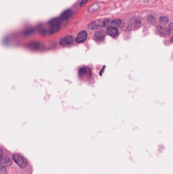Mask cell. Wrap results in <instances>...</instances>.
Masks as SVG:
<instances>
[{
  "instance_id": "e0dca14e",
  "label": "cell",
  "mask_w": 173,
  "mask_h": 174,
  "mask_svg": "<svg viewBox=\"0 0 173 174\" xmlns=\"http://www.w3.org/2000/svg\"><path fill=\"white\" fill-rule=\"evenodd\" d=\"M87 2V0H83L81 3L80 6L82 7L83 6H84L85 4H86Z\"/></svg>"
},
{
  "instance_id": "ffe728a7",
  "label": "cell",
  "mask_w": 173,
  "mask_h": 174,
  "mask_svg": "<svg viewBox=\"0 0 173 174\" xmlns=\"http://www.w3.org/2000/svg\"><path fill=\"white\" fill-rule=\"evenodd\" d=\"M87 1H89V0H87Z\"/></svg>"
},
{
  "instance_id": "ba28073f",
  "label": "cell",
  "mask_w": 173,
  "mask_h": 174,
  "mask_svg": "<svg viewBox=\"0 0 173 174\" xmlns=\"http://www.w3.org/2000/svg\"><path fill=\"white\" fill-rule=\"evenodd\" d=\"M105 36H106V33L105 31H100L95 33L94 38L97 41H101L105 38Z\"/></svg>"
},
{
  "instance_id": "8992f818",
  "label": "cell",
  "mask_w": 173,
  "mask_h": 174,
  "mask_svg": "<svg viewBox=\"0 0 173 174\" xmlns=\"http://www.w3.org/2000/svg\"><path fill=\"white\" fill-rule=\"evenodd\" d=\"M87 33L86 31H82L78 35L76 38V42L78 43H83L87 38Z\"/></svg>"
},
{
  "instance_id": "5bb4252c",
  "label": "cell",
  "mask_w": 173,
  "mask_h": 174,
  "mask_svg": "<svg viewBox=\"0 0 173 174\" xmlns=\"http://www.w3.org/2000/svg\"><path fill=\"white\" fill-rule=\"evenodd\" d=\"M169 22V19L166 16H161V18H159V23L162 25H166Z\"/></svg>"
},
{
  "instance_id": "7a4b0ae2",
  "label": "cell",
  "mask_w": 173,
  "mask_h": 174,
  "mask_svg": "<svg viewBox=\"0 0 173 174\" xmlns=\"http://www.w3.org/2000/svg\"><path fill=\"white\" fill-rule=\"evenodd\" d=\"M122 22L120 20H104V25L108 28H117L121 25Z\"/></svg>"
},
{
  "instance_id": "9c48e42d",
  "label": "cell",
  "mask_w": 173,
  "mask_h": 174,
  "mask_svg": "<svg viewBox=\"0 0 173 174\" xmlns=\"http://www.w3.org/2000/svg\"><path fill=\"white\" fill-rule=\"evenodd\" d=\"M159 34L163 36H169L171 34V30L169 29L164 28V27H159Z\"/></svg>"
},
{
  "instance_id": "7c38bea8",
  "label": "cell",
  "mask_w": 173,
  "mask_h": 174,
  "mask_svg": "<svg viewBox=\"0 0 173 174\" xmlns=\"http://www.w3.org/2000/svg\"><path fill=\"white\" fill-rule=\"evenodd\" d=\"M99 4H97V3H94L92 5L90 6V7L89 9V11L90 12H96L97 11L98 9H99Z\"/></svg>"
},
{
  "instance_id": "2e32d148",
  "label": "cell",
  "mask_w": 173,
  "mask_h": 174,
  "mask_svg": "<svg viewBox=\"0 0 173 174\" xmlns=\"http://www.w3.org/2000/svg\"><path fill=\"white\" fill-rule=\"evenodd\" d=\"M6 170L4 167L0 165V174H5Z\"/></svg>"
},
{
  "instance_id": "4fadbf2b",
  "label": "cell",
  "mask_w": 173,
  "mask_h": 174,
  "mask_svg": "<svg viewBox=\"0 0 173 174\" xmlns=\"http://www.w3.org/2000/svg\"><path fill=\"white\" fill-rule=\"evenodd\" d=\"M61 28L60 25H56V26H53L51 27L50 29L49 30V33L50 34H53L57 32L58 31L60 30Z\"/></svg>"
},
{
  "instance_id": "6da1fadb",
  "label": "cell",
  "mask_w": 173,
  "mask_h": 174,
  "mask_svg": "<svg viewBox=\"0 0 173 174\" xmlns=\"http://www.w3.org/2000/svg\"><path fill=\"white\" fill-rule=\"evenodd\" d=\"M13 159L21 168H25L28 165L27 159L19 153H16L13 155Z\"/></svg>"
},
{
  "instance_id": "52a82bcc",
  "label": "cell",
  "mask_w": 173,
  "mask_h": 174,
  "mask_svg": "<svg viewBox=\"0 0 173 174\" xmlns=\"http://www.w3.org/2000/svg\"><path fill=\"white\" fill-rule=\"evenodd\" d=\"M107 34L113 38H117L119 35V31L116 28H108L107 30Z\"/></svg>"
},
{
  "instance_id": "3957f363",
  "label": "cell",
  "mask_w": 173,
  "mask_h": 174,
  "mask_svg": "<svg viewBox=\"0 0 173 174\" xmlns=\"http://www.w3.org/2000/svg\"><path fill=\"white\" fill-rule=\"evenodd\" d=\"M103 27H104V21L102 20H97L90 23L88 27L89 29L91 30H97V29H100Z\"/></svg>"
},
{
  "instance_id": "9a60e30c",
  "label": "cell",
  "mask_w": 173,
  "mask_h": 174,
  "mask_svg": "<svg viewBox=\"0 0 173 174\" xmlns=\"http://www.w3.org/2000/svg\"><path fill=\"white\" fill-rule=\"evenodd\" d=\"M39 45H40V44L39 43H37V42H34V43H32L31 44H30V47L33 49H37L38 47H39Z\"/></svg>"
},
{
  "instance_id": "d6986e66",
  "label": "cell",
  "mask_w": 173,
  "mask_h": 174,
  "mask_svg": "<svg viewBox=\"0 0 173 174\" xmlns=\"http://www.w3.org/2000/svg\"><path fill=\"white\" fill-rule=\"evenodd\" d=\"M169 29L170 30H173V23H171V24H170V25H169Z\"/></svg>"
},
{
  "instance_id": "5b68a950",
  "label": "cell",
  "mask_w": 173,
  "mask_h": 174,
  "mask_svg": "<svg viewBox=\"0 0 173 174\" xmlns=\"http://www.w3.org/2000/svg\"><path fill=\"white\" fill-rule=\"evenodd\" d=\"M12 161L9 157L2 156L0 157V165L3 167H9L12 165Z\"/></svg>"
},
{
  "instance_id": "30bf717a",
  "label": "cell",
  "mask_w": 173,
  "mask_h": 174,
  "mask_svg": "<svg viewBox=\"0 0 173 174\" xmlns=\"http://www.w3.org/2000/svg\"><path fill=\"white\" fill-rule=\"evenodd\" d=\"M71 14H72V11L71 10H67L61 14V19L63 20H67L70 17Z\"/></svg>"
},
{
  "instance_id": "277c9868",
  "label": "cell",
  "mask_w": 173,
  "mask_h": 174,
  "mask_svg": "<svg viewBox=\"0 0 173 174\" xmlns=\"http://www.w3.org/2000/svg\"><path fill=\"white\" fill-rule=\"evenodd\" d=\"M73 41L74 40L72 36L68 35L61 38V39L60 40V44L63 47H66L67 45L72 44L73 43Z\"/></svg>"
},
{
  "instance_id": "8fae6325",
  "label": "cell",
  "mask_w": 173,
  "mask_h": 174,
  "mask_svg": "<svg viewBox=\"0 0 173 174\" xmlns=\"http://www.w3.org/2000/svg\"><path fill=\"white\" fill-rule=\"evenodd\" d=\"M60 22H61V18L56 17V18L51 19L49 22V25H50V27L60 25Z\"/></svg>"
},
{
  "instance_id": "ac0fdd59",
  "label": "cell",
  "mask_w": 173,
  "mask_h": 174,
  "mask_svg": "<svg viewBox=\"0 0 173 174\" xmlns=\"http://www.w3.org/2000/svg\"><path fill=\"white\" fill-rule=\"evenodd\" d=\"M3 149H2V148L0 147V157L3 155Z\"/></svg>"
}]
</instances>
